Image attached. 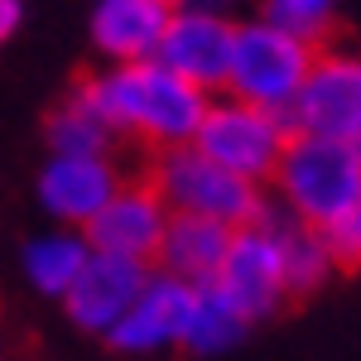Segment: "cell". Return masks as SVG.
<instances>
[{
	"label": "cell",
	"mask_w": 361,
	"mask_h": 361,
	"mask_svg": "<svg viewBox=\"0 0 361 361\" xmlns=\"http://www.w3.org/2000/svg\"><path fill=\"white\" fill-rule=\"evenodd\" d=\"M154 265H140V260H121V255H102L92 250L82 265V275L73 279V289L63 294V308L68 318L92 337H106L130 313V304L140 299L145 279H149Z\"/></svg>",
	"instance_id": "8fae6325"
},
{
	"label": "cell",
	"mask_w": 361,
	"mask_h": 361,
	"mask_svg": "<svg viewBox=\"0 0 361 361\" xmlns=\"http://www.w3.org/2000/svg\"><path fill=\"white\" fill-rule=\"evenodd\" d=\"M44 140H49V154H116L121 145L111 126L87 106L82 92L63 97L54 106V116L44 121Z\"/></svg>",
	"instance_id": "ac0fdd59"
},
{
	"label": "cell",
	"mask_w": 361,
	"mask_h": 361,
	"mask_svg": "<svg viewBox=\"0 0 361 361\" xmlns=\"http://www.w3.org/2000/svg\"><path fill=\"white\" fill-rule=\"evenodd\" d=\"M270 226L279 236V255H284V284H289V299H304V294H318L328 279L337 275L333 255H328V241L318 226L289 217L284 207H270Z\"/></svg>",
	"instance_id": "2e32d148"
},
{
	"label": "cell",
	"mask_w": 361,
	"mask_h": 361,
	"mask_svg": "<svg viewBox=\"0 0 361 361\" xmlns=\"http://www.w3.org/2000/svg\"><path fill=\"white\" fill-rule=\"evenodd\" d=\"M154 183V193L164 197L169 212H183V217H207V222L222 226H250L265 217V193L260 183H250L231 169L212 164L202 149L193 145H173V149H159L154 164L145 173Z\"/></svg>",
	"instance_id": "3957f363"
},
{
	"label": "cell",
	"mask_w": 361,
	"mask_h": 361,
	"mask_svg": "<svg viewBox=\"0 0 361 361\" xmlns=\"http://www.w3.org/2000/svg\"><path fill=\"white\" fill-rule=\"evenodd\" d=\"M212 284L246 313V323H260V318H270V313L284 308L289 284H284V255H279V236L270 226V207H265L260 222L231 231Z\"/></svg>",
	"instance_id": "52a82bcc"
},
{
	"label": "cell",
	"mask_w": 361,
	"mask_h": 361,
	"mask_svg": "<svg viewBox=\"0 0 361 361\" xmlns=\"http://www.w3.org/2000/svg\"><path fill=\"white\" fill-rule=\"evenodd\" d=\"M357 149H361V145H357Z\"/></svg>",
	"instance_id": "603a6c76"
},
{
	"label": "cell",
	"mask_w": 361,
	"mask_h": 361,
	"mask_svg": "<svg viewBox=\"0 0 361 361\" xmlns=\"http://www.w3.org/2000/svg\"><path fill=\"white\" fill-rule=\"evenodd\" d=\"M231 39H236V20L226 15H197V10H173L164 39L154 58L169 73H178L183 82H193L197 92H222L226 68H231Z\"/></svg>",
	"instance_id": "30bf717a"
},
{
	"label": "cell",
	"mask_w": 361,
	"mask_h": 361,
	"mask_svg": "<svg viewBox=\"0 0 361 361\" xmlns=\"http://www.w3.org/2000/svg\"><path fill=\"white\" fill-rule=\"evenodd\" d=\"M87 106L111 126L116 140H140L154 154L173 145H193L197 126L207 116V92L183 82L178 73H169L159 58H140V63H111L106 73L78 82Z\"/></svg>",
	"instance_id": "6da1fadb"
},
{
	"label": "cell",
	"mask_w": 361,
	"mask_h": 361,
	"mask_svg": "<svg viewBox=\"0 0 361 361\" xmlns=\"http://www.w3.org/2000/svg\"><path fill=\"white\" fill-rule=\"evenodd\" d=\"M313 54H318L313 44L284 34L270 20H246V25H236V39H231V68H226L222 92L260 111L289 116L308 68H313Z\"/></svg>",
	"instance_id": "277c9868"
},
{
	"label": "cell",
	"mask_w": 361,
	"mask_h": 361,
	"mask_svg": "<svg viewBox=\"0 0 361 361\" xmlns=\"http://www.w3.org/2000/svg\"><path fill=\"white\" fill-rule=\"evenodd\" d=\"M87 255H92V246H87V236L78 231V226H49V231H39V236L25 241L20 270H25L34 294L63 304V294L73 289V279L82 275Z\"/></svg>",
	"instance_id": "9a60e30c"
},
{
	"label": "cell",
	"mask_w": 361,
	"mask_h": 361,
	"mask_svg": "<svg viewBox=\"0 0 361 361\" xmlns=\"http://www.w3.org/2000/svg\"><path fill=\"white\" fill-rule=\"evenodd\" d=\"M275 202L308 226H333L337 217L361 207V149L342 140L289 135L270 173Z\"/></svg>",
	"instance_id": "7a4b0ae2"
},
{
	"label": "cell",
	"mask_w": 361,
	"mask_h": 361,
	"mask_svg": "<svg viewBox=\"0 0 361 361\" xmlns=\"http://www.w3.org/2000/svg\"><path fill=\"white\" fill-rule=\"evenodd\" d=\"M173 10H178L173 0H97V10H92V49L106 63L154 58Z\"/></svg>",
	"instance_id": "4fadbf2b"
},
{
	"label": "cell",
	"mask_w": 361,
	"mask_h": 361,
	"mask_svg": "<svg viewBox=\"0 0 361 361\" xmlns=\"http://www.w3.org/2000/svg\"><path fill=\"white\" fill-rule=\"evenodd\" d=\"M188 299H193V284L164 275V270H149V279H145L140 299L130 304V313H126L102 342H106L111 352H121V357H154V352H169V347H178V337H183Z\"/></svg>",
	"instance_id": "7c38bea8"
},
{
	"label": "cell",
	"mask_w": 361,
	"mask_h": 361,
	"mask_svg": "<svg viewBox=\"0 0 361 361\" xmlns=\"http://www.w3.org/2000/svg\"><path fill=\"white\" fill-rule=\"evenodd\" d=\"M284 121H289L294 135L361 145V54L318 49Z\"/></svg>",
	"instance_id": "8992f818"
},
{
	"label": "cell",
	"mask_w": 361,
	"mask_h": 361,
	"mask_svg": "<svg viewBox=\"0 0 361 361\" xmlns=\"http://www.w3.org/2000/svg\"><path fill=\"white\" fill-rule=\"evenodd\" d=\"M246 333H250L246 313L231 304L217 284H197L193 299H188V318H183L178 347L193 352V357H222V352H231Z\"/></svg>",
	"instance_id": "e0dca14e"
},
{
	"label": "cell",
	"mask_w": 361,
	"mask_h": 361,
	"mask_svg": "<svg viewBox=\"0 0 361 361\" xmlns=\"http://www.w3.org/2000/svg\"><path fill=\"white\" fill-rule=\"evenodd\" d=\"M164 226H169V207H164V197L154 193V183L149 178H126L111 202L82 226V236H87V246L102 250V255L154 265Z\"/></svg>",
	"instance_id": "9c48e42d"
},
{
	"label": "cell",
	"mask_w": 361,
	"mask_h": 361,
	"mask_svg": "<svg viewBox=\"0 0 361 361\" xmlns=\"http://www.w3.org/2000/svg\"><path fill=\"white\" fill-rule=\"evenodd\" d=\"M323 241H328V255L337 270H361V207L337 217L333 226H323Z\"/></svg>",
	"instance_id": "ffe728a7"
},
{
	"label": "cell",
	"mask_w": 361,
	"mask_h": 361,
	"mask_svg": "<svg viewBox=\"0 0 361 361\" xmlns=\"http://www.w3.org/2000/svg\"><path fill=\"white\" fill-rule=\"evenodd\" d=\"M289 121L275 111H260L250 102H236V97H212L207 102V116L193 135V149H202L212 164L241 173L250 183H270L279 154L289 145Z\"/></svg>",
	"instance_id": "5b68a950"
},
{
	"label": "cell",
	"mask_w": 361,
	"mask_h": 361,
	"mask_svg": "<svg viewBox=\"0 0 361 361\" xmlns=\"http://www.w3.org/2000/svg\"><path fill=\"white\" fill-rule=\"evenodd\" d=\"M226 241H231V226L207 222V217H183V212H169L164 241L154 250V270L183 279V284H212L217 279V265L226 255Z\"/></svg>",
	"instance_id": "5bb4252c"
},
{
	"label": "cell",
	"mask_w": 361,
	"mask_h": 361,
	"mask_svg": "<svg viewBox=\"0 0 361 361\" xmlns=\"http://www.w3.org/2000/svg\"><path fill=\"white\" fill-rule=\"evenodd\" d=\"M20 15H25V10H20V0H0V44L20 29Z\"/></svg>",
	"instance_id": "7402d4cb"
},
{
	"label": "cell",
	"mask_w": 361,
	"mask_h": 361,
	"mask_svg": "<svg viewBox=\"0 0 361 361\" xmlns=\"http://www.w3.org/2000/svg\"><path fill=\"white\" fill-rule=\"evenodd\" d=\"M337 5L342 0H265L260 5V20H270L284 34H294V39H304V44L318 49L337 25Z\"/></svg>",
	"instance_id": "d6986e66"
},
{
	"label": "cell",
	"mask_w": 361,
	"mask_h": 361,
	"mask_svg": "<svg viewBox=\"0 0 361 361\" xmlns=\"http://www.w3.org/2000/svg\"><path fill=\"white\" fill-rule=\"evenodd\" d=\"M178 10H197V15H226L231 20V10H236V0H173Z\"/></svg>",
	"instance_id": "44dd1931"
},
{
	"label": "cell",
	"mask_w": 361,
	"mask_h": 361,
	"mask_svg": "<svg viewBox=\"0 0 361 361\" xmlns=\"http://www.w3.org/2000/svg\"><path fill=\"white\" fill-rule=\"evenodd\" d=\"M126 183V169L116 154H49V164L39 169V207L54 217L58 226H78L82 231L116 188Z\"/></svg>",
	"instance_id": "ba28073f"
}]
</instances>
